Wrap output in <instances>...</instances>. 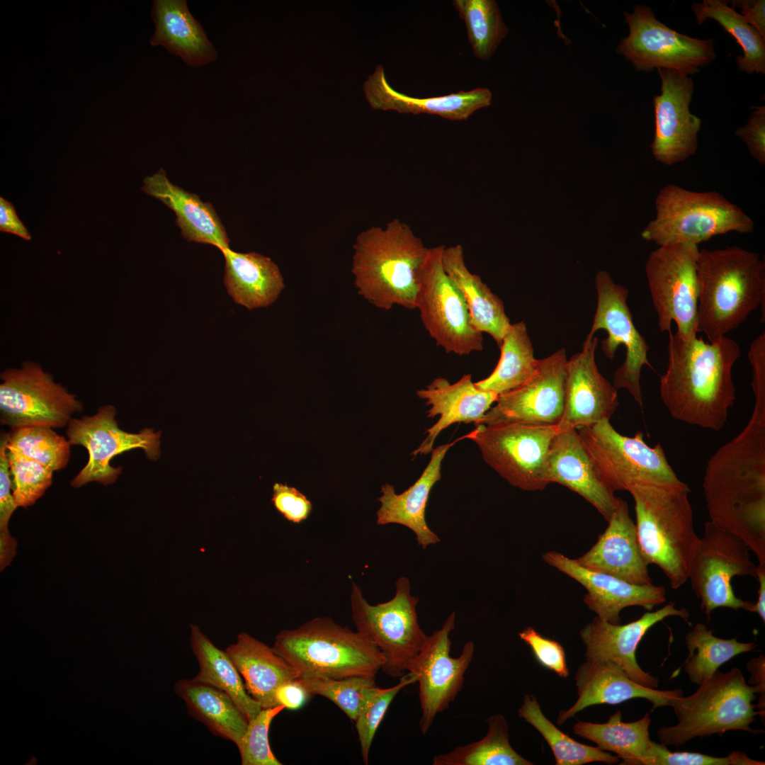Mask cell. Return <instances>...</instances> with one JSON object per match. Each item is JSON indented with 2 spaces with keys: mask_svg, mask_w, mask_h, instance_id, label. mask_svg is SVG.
<instances>
[{
  "mask_svg": "<svg viewBox=\"0 0 765 765\" xmlns=\"http://www.w3.org/2000/svg\"><path fill=\"white\" fill-rule=\"evenodd\" d=\"M750 759L744 752H732L726 756H713L696 752H671L666 745L652 742L641 765H764Z\"/></svg>",
  "mask_w": 765,
  "mask_h": 765,
  "instance_id": "51",
  "label": "cell"
},
{
  "mask_svg": "<svg viewBox=\"0 0 765 765\" xmlns=\"http://www.w3.org/2000/svg\"><path fill=\"white\" fill-rule=\"evenodd\" d=\"M756 693L754 686L746 683L738 668L725 673L717 670L693 694L671 701L669 706L678 722L657 731L660 743L678 747L695 737L722 735L729 730L763 732L751 727L759 715L752 703Z\"/></svg>",
  "mask_w": 765,
  "mask_h": 765,
  "instance_id": "7",
  "label": "cell"
},
{
  "mask_svg": "<svg viewBox=\"0 0 765 765\" xmlns=\"http://www.w3.org/2000/svg\"><path fill=\"white\" fill-rule=\"evenodd\" d=\"M416 395L430 406L426 412L428 417H440L426 430V437L413 451V455L431 453L438 434L455 423L477 425L499 397L494 392L477 388L471 374L463 375L453 384L443 378H435L425 389L418 390Z\"/></svg>",
  "mask_w": 765,
  "mask_h": 765,
  "instance_id": "27",
  "label": "cell"
},
{
  "mask_svg": "<svg viewBox=\"0 0 765 765\" xmlns=\"http://www.w3.org/2000/svg\"><path fill=\"white\" fill-rule=\"evenodd\" d=\"M299 678L313 695L330 700L353 721L365 703L369 688L376 685L374 676L331 679L316 674H304L300 675Z\"/></svg>",
  "mask_w": 765,
  "mask_h": 765,
  "instance_id": "46",
  "label": "cell"
},
{
  "mask_svg": "<svg viewBox=\"0 0 765 765\" xmlns=\"http://www.w3.org/2000/svg\"><path fill=\"white\" fill-rule=\"evenodd\" d=\"M518 636L531 647L540 665L554 672L560 677L567 678L569 676L565 652L558 642L542 636L533 627H527L518 633Z\"/></svg>",
  "mask_w": 765,
  "mask_h": 765,
  "instance_id": "52",
  "label": "cell"
},
{
  "mask_svg": "<svg viewBox=\"0 0 765 765\" xmlns=\"http://www.w3.org/2000/svg\"><path fill=\"white\" fill-rule=\"evenodd\" d=\"M0 421L11 429L40 426L61 428L83 404L50 374L33 362L20 369H6L1 374Z\"/></svg>",
  "mask_w": 765,
  "mask_h": 765,
  "instance_id": "16",
  "label": "cell"
},
{
  "mask_svg": "<svg viewBox=\"0 0 765 765\" xmlns=\"http://www.w3.org/2000/svg\"><path fill=\"white\" fill-rule=\"evenodd\" d=\"M442 262L446 273L465 301L473 326L479 332L490 334L499 346L511 325L502 300L478 275L468 268L460 244L444 246Z\"/></svg>",
  "mask_w": 765,
  "mask_h": 765,
  "instance_id": "35",
  "label": "cell"
},
{
  "mask_svg": "<svg viewBox=\"0 0 765 765\" xmlns=\"http://www.w3.org/2000/svg\"><path fill=\"white\" fill-rule=\"evenodd\" d=\"M285 707L280 705L262 708L249 722L247 730L237 746L242 765H282L275 756L268 742V731L273 718Z\"/></svg>",
  "mask_w": 765,
  "mask_h": 765,
  "instance_id": "49",
  "label": "cell"
},
{
  "mask_svg": "<svg viewBox=\"0 0 765 765\" xmlns=\"http://www.w3.org/2000/svg\"><path fill=\"white\" fill-rule=\"evenodd\" d=\"M651 718L646 713L641 719L625 722L618 710L604 723L579 720L573 732L594 742L604 751H610L623 759L620 764L641 765L652 745L649 735Z\"/></svg>",
  "mask_w": 765,
  "mask_h": 765,
  "instance_id": "38",
  "label": "cell"
},
{
  "mask_svg": "<svg viewBox=\"0 0 765 765\" xmlns=\"http://www.w3.org/2000/svg\"><path fill=\"white\" fill-rule=\"evenodd\" d=\"M549 480L577 493L608 521L617 497L601 480L577 429L559 430L549 456Z\"/></svg>",
  "mask_w": 765,
  "mask_h": 765,
  "instance_id": "28",
  "label": "cell"
},
{
  "mask_svg": "<svg viewBox=\"0 0 765 765\" xmlns=\"http://www.w3.org/2000/svg\"><path fill=\"white\" fill-rule=\"evenodd\" d=\"M575 681L578 698L569 709L560 712L557 718L560 725L584 708L594 705H616L642 698L650 701L653 708H656L669 706L672 699L683 696L680 688L662 691L640 685L630 679L619 665L611 661H586L579 667Z\"/></svg>",
  "mask_w": 765,
  "mask_h": 765,
  "instance_id": "26",
  "label": "cell"
},
{
  "mask_svg": "<svg viewBox=\"0 0 765 765\" xmlns=\"http://www.w3.org/2000/svg\"><path fill=\"white\" fill-rule=\"evenodd\" d=\"M756 579L759 582L757 601L754 603L752 612L756 613L763 622L765 621V565L758 564Z\"/></svg>",
  "mask_w": 765,
  "mask_h": 765,
  "instance_id": "59",
  "label": "cell"
},
{
  "mask_svg": "<svg viewBox=\"0 0 765 765\" xmlns=\"http://www.w3.org/2000/svg\"><path fill=\"white\" fill-rule=\"evenodd\" d=\"M657 71L661 94L653 98L655 128L651 149L656 161L672 166L695 154L701 120L689 110L694 91L692 78L674 69Z\"/></svg>",
  "mask_w": 765,
  "mask_h": 765,
  "instance_id": "21",
  "label": "cell"
},
{
  "mask_svg": "<svg viewBox=\"0 0 765 765\" xmlns=\"http://www.w3.org/2000/svg\"><path fill=\"white\" fill-rule=\"evenodd\" d=\"M191 647L199 671L192 679L227 693L246 716L248 722L262 710L259 702L246 690L242 676L225 650L217 647L195 624H191Z\"/></svg>",
  "mask_w": 765,
  "mask_h": 765,
  "instance_id": "37",
  "label": "cell"
},
{
  "mask_svg": "<svg viewBox=\"0 0 765 765\" xmlns=\"http://www.w3.org/2000/svg\"><path fill=\"white\" fill-rule=\"evenodd\" d=\"M597 337L585 339L582 351L567 362L564 411L559 430L590 426L611 417L619 406L617 389L599 371Z\"/></svg>",
  "mask_w": 765,
  "mask_h": 765,
  "instance_id": "23",
  "label": "cell"
},
{
  "mask_svg": "<svg viewBox=\"0 0 765 765\" xmlns=\"http://www.w3.org/2000/svg\"><path fill=\"white\" fill-rule=\"evenodd\" d=\"M429 249L398 219L361 232L353 244L351 268L358 294L379 309H416L418 273Z\"/></svg>",
  "mask_w": 765,
  "mask_h": 765,
  "instance_id": "4",
  "label": "cell"
},
{
  "mask_svg": "<svg viewBox=\"0 0 765 765\" xmlns=\"http://www.w3.org/2000/svg\"><path fill=\"white\" fill-rule=\"evenodd\" d=\"M453 5L465 23L475 56L489 60L509 32L497 1L454 0Z\"/></svg>",
  "mask_w": 765,
  "mask_h": 765,
  "instance_id": "44",
  "label": "cell"
},
{
  "mask_svg": "<svg viewBox=\"0 0 765 765\" xmlns=\"http://www.w3.org/2000/svg\"><path fill=\"white\" fill-rule=\"evenodd\" d=\"M313 694L302 684L299 677L280 684L275 691L277 705L290 710H297L304 706Z\"/></svg>",
  "mask_w": 765,
  "mask_h": 765,
  "instance_id": "55",
  "label": "cell"
},
{
  "mask_svg": "<svg viewBox=\"0 0 765 765\" xmlns=\"http://www.w3.org/2000/svg\"><path fill=\"white\" fill-rule=\"evenodd\" d=\"M225 651L243 678L248 693L263 708L278 706L275 699L276 688L300 676L273 647L246 633H240Z\"/></svg>",
  "mask_w": 765,
  "mask_h": 765,
  "instance_id": "33",
  "label": "cell"
},
{
  "mask_svg": "<svg viewBox=\"0 0 765 765\" xmlns=\"http://www.w3.org/2000/svg\"><path fill=\"white\" fill-rule=\"evenodd\" d=\"M755 110L744 127L738 128L735 135L747 144L751 156L760 164H765V106H754Z\"/></svg>",
  "mask_w": 765,
  "mask_h": 765,
  "instance_id": "54",
  "label": "cell"
},
{
  "mask_svg": "<svg viewBox=\"0 0 765 765\" xmlns=\"http://www.w3.org/2000/svg\"><path fill=\"white\" fill-rule=\"evenodd\" d=\"M501 355L492 373L475 382L477 388L499 395L510 391L527 380L534 372L538 359L523 322L511 324L501 345Z\"/></svg>",
  "mask_w": 765,
  "mask_h": 765,
  "instance_id": "39",
  "label": "cell"
},
{
  "mask_svg": "<svg viewBox=\"0 0 765 765\" xmlns=\"http://www.w3.org/2000/svg\"><path fill=\"white\" fill-rule=\"evenodd\" d=\"M0 231L15 234L30 240L31 235L18 217L14 206L9 201L0 197Z\"/></svg>",
  "mask_w": 765,
  "mask_h": 765,
  "instance_id": "56",
  "label": "cell"
},
{
  "mask_svg": "<svg viewBox=\"0 0 765 765\" xmlns=\"http://www.w3.org/2000/svg\"><path fill=\"white\" fill-rule=\"evenodd\" d=\"M363 88L367 101L374 109L436 115L450 120H467L478 109L489 106L492 99V92L486 88L441 96L412 97L395 91L389 85L381 64L368 77Z\"/></svg>",
  "mask_w": 765,
  "mask_h": 765,
  "instance_id": "29",
  "label": "cell"
},
{
  "mask_svg": "<svg viewBox=\"0 0 765 765\" xmlns=\"http://www.w3.org/2000/svg\"><path fill=\"white\" fill-rule=\"evenodd\" d=\"M747 669L751 674L749 683L753 684L756 693L759 694V701L756 708L764 725L765 717V657L759 655L751 659L747 664Z\"/></svg>",
  "mask_w": 765,
  "mask_h": 765,
  "instance_id": "58",
  "label": "cell"
},
{
  "mask_svg": "<svg viewBox=\"0 0 765 765\" xmlns=\"http://www.w3.org/2000/svg\"><path fill=\"white\" fill-rule=\"evenodd\" d=\"M7 457L17 506L26 508L34 504L51 485L53 471L8 448Z\"/></svg>",
  "mask_w": 765,
  "mask_h": 765,
  "instance_id": "48",
  "label": "cell"
},
{
  "mask_svg": "<svg viewBox=\"0 0 765 765\" xmlns=\"http://www.w3.org/2000/svg\"><path fill=\"white\" fill-rule=\"evenodd\" d=\"M575 560L582 567L610 574L631 584H652L642 555L635 523L628 503L617 497L606 530L586 553Z\"/></svg>",
  "mask_w": 765,
  "mask_h": 765,
  "instance_id": "25",
  "label": "cell"
},
{
  "mask_svg": "<svg viewBox=\"0 0 765 765\" xmlns=\"http://www.w3.org/2000/svg\"><path fill=\"white\" fill-rule=\"evenodd\" d=\"M444 246L429 248L419 269L416 308L436 346L448 353L469 355L482 351V333L473 326L462 294L444 270Z\"/></svg>",
  "mask_w": 765,
  "mask_h": 765,
  "instance_id": "12",
  "label": "cell"
},
{
  "mask_svg": "<svg viewBox=\"0 0 765 765\" xmlns=\"http://www.w3.org/2000/svg\"><path fill=\"white\" fill-rule=\"evenodd\" d=\"M749 551L739 537L710 521L704 523L688 579L708 620L711 613L720 607L752 612L754 603L737 597L731 584L736 576L756 578L757 565L751 560Z\"/></svg>",
  "mask_w": 765,
  "mask_h": 765,
  "instance_id": "13",
  "label": "cell"
},
{
  "mask_svg": "<svg viewBox=\"0 0 765 765\" xmlns=\"http://www.w3.org/2000/svg\"><path fill=\"white\" fill-rule=\"evenodd\" d=\"M174 689L185 703L188 713L204 724L214 735L234 742L237 747L247 730L249 722L227 693L193 679L178 680Z\"/></svg>",
  "mask_w": 765,
  "mask_h": 765,
  "instance_id": "36",
  "label": "cell"
},
{
  "mask_svg": "<svg viewBox=\"0 0 765 765\" xmlns=\"http://www.w3.org/2000/svg\"><path fill=\"white\" fill-rule=\"evenodd\" d=\"M656 216L641 232L643 239L660 246L667 243L698 245L730 232L754 231L752 219L717 191H691L669 184L658 193Z\"/></svg>",
  "mask_w": 765,
  "mask_h": 765,
  "instance_id": "8",
  "label": "cell"
},
{
  "mask_svg": "<svg viewBox=\"0 0 765 765\" xmlns=\"http://www.w3.org/2000/svg\"><path fill=\"white\" fill-rule=\"evenodd\" d=\"M558 425H477L459 438L474 441L484 461L515 487L539 491L549 484V456Z\"/></svg>",
  "mask_w": 765,
  "mask_h": 765,
  "instance_id": "10",
  "label": "cell"
},
{
  "mask_svg": "<svg viewBox=\"0 0 765 765\" xmlns=\"http://www.w3.org/2000/svg\"><path fill=\"white\" fill-rule=\"evenodd\" d=\"M597 307L591 331V339L599 329H605L608 336L601 341L605 356L612 360L618 347L625 348V359L613 374V385L618 390L626 389L642 407L640 374L643 366L652 368L647 358L650 349L644 336L638 331L633 315L627 305L628 290L616 283L608 273L599 271L596 276Z\"/></svg>",
  "mask_w": 765,
  "mask_h": 765,
  "instance_id": "19",
  "label": "cell"
},
{
  "mask_svg": "<svg viewBox=\"0 0 765 765\" xmlns=\"http://www.w3.org/2000/svg\"><path fill=\"white\" fill-rule=\"evenodd\" d=\"M8 434L1 432L0 440V568L4 570L16 555L17 543L10 535L9 519L18 507L12 492L11 477L7 457Z\"/></svg>",
  "mask_w": 765,
  "mask_h": 765,
  "instance_id": "50",
  "label": "cell"
},
{
  "mask_svg": "<svg viewBox=\"0 0 765 765\" xmlns=\"http://www.w3.org/2000/svg\"><path fill=\"white\" fill-rule=\"evenodd\" d=\"M518 716L536 728L550 746L557 765H582L591 762L613 764L619 758L599 749L575 741L555 727L543 713L533 695L524 696Z\"/></svg>",
  "mask_w": 765,
  "mask_h": 765,
  "instance_id": "43",
  "label": "cell"
},
{
  "mask_svg": "<svg viewBox=\"0 0 765 765\" xmlns=\"http://www.w3.org/2000/svg\"><path fill=\"white\" fill-rule=\"evenodd\" d=\"M70 443L52 428L23 426L8 433L7 448L34 460L52 471L66 467L70 458Z\"/></svg>",
  "mask_w": 765,
  "mask_h": 765,
  "instance_id": "45",
  "label": "cell"
},
{
  "mask_svg": "<svg viewBox=\"0 0 765 765\" xmlns=\"http://www.w3.org/2000/svg\"><path fill=\"white\" fill-rule=\"evenodd\" d=\"M635 502L636 530L647 564L658 566L676 589L688 579L699 541L690 489L679 482H647L628 491Z\"/></svg>",
  "mask_w": 765,
  "mask_h": 765,
  "instance_id": "5",
  "label": "cell"
},
{
  "mask_svg": "<svg viewBox=\"0 0 765 765\" xmlns=\"http://www.w3.org/2000/svg\"><path fill=\"white\" fill-rule=\"evenodd\" d=\"M576 429L597 474L613 492L647 482L681 481L662 445L649 446L641 431L632 437L622 435L608 419Z\"/></svg>",
  "mask_w": 765,
  "mask_h": 765,
  "instance_id": "11",
  "label": "cell"
},
{
  "mask_svg": "<svg viewBox=\"0 0 765 765\" xmlns=\"http://www.w3.org/2000/svg\"><path fill=\"white\" fill-rule=\"evenodd\" d=\"M691 10L698 24L713 19L733 36L743 50L744 55L736 59L740 71L765 73V39L735 8L725 1L703 0L693 3Z\"/></svg>",
  "mask_w": 765,
  "mask_h": 765,
  "instance_id": "41",
  "label": "cell"
},
{
  "mask_svg": "<svg viewBox=\"0 0 765 765\" xmlns=\"http://www.w3.org/2000/svg\"><path fill=\"white\" fill-rule=\"evenodd\" d=\"M732 8L739 7L745 21L752 26L765 39V1L736 0L731 1Z\"/></svg>",
  "mask_w": 765,
  "mask_h": 765,
  "instance_id": "57",
  "label": "cell"
},
{
  "mask_svg": "<svg viewBox=\"0 0 765 765\" xmlns=\"http://www.w3.org/2000/svg\"><path fill=\"white\" fill-rule=\"evenodd\" d=\"M487 732L478 741L458 746L434 756V765H533L518 754L509 742V725L501 714L485 719Z\"/></svg>",
  "mask_w": 765,
  "mask_h": 765,
  "instance_id": "40",
  "label": "cell"
},
{
  "mask_svg": "<svg viewBox=\"0 0 765 765\" xmlns=\"http://www.w3.org/2000/svg\"><path fill=\"white\" fill-rule=\"evenodd\" d=\"M685 642L688 654L684 664V669L689 680L698 686L712 676L722 664L756 647L754 642H742L736 638L716 637L713 630H708L701 623H696L686 634Z\"/></svg>",
  "mask_w": 765,
  "mask_h": 765,
  "instance_id": "42",
  "label": "cell"
},
{
  "mask_svg": "<svg viewBox=\"0 0 765 765\" xmlns=\"http://www.w3.org/2000/svg\"><path fill=\"white\" fill-rule=\"evenodd\" d=\"M567 362L564 348L538 360L531 377L518 387L499 395L496 405L477 425H558L564 411Z\"/></svg>",
  "mask_w": 765,
  "mask_h": 765,
  "instance_id": "20",
  "label": "cell"
},
{
  "mask_svg": "<svg viewBox=\"0 0 765 765\" xmlns=\"http://www.w3.org/2000/svg\"><path fill=\"white\" fill-rule=\"evenodd\" d=\"M669 616H679L686 620L689 613L686 608H676L674 603L670 602L655 611H648L638 619L624 625L613 624L595 617L580 631L586 646V661L613 662L635 682L648 688H657L658 678L640 668L635 652L646 633Z\"/></svg>",
  "mask_w": 765,
  "mask_h": 765,
  "instance_id": "22",
  "label": "cell"
},
{
  "mask_svg": "<svg viewBox=\"0 0 765 765\" xmlns=\"http://www.w3.org/2000/svg\"><path fill=\"white\" fill-rule=\"evenodd\" d=\"M629 34L616 49L637 71L674 69L688 75L700 71L716 57L713 39L691 38L669 28L645 6L624 13Z\"/></svg>",
  "mask_w": 765,
  "mask_h": 765,
  "instance_id": "15",
  "label": "cell"
},
{
  "mask_svg": "<svg viewBox=\"0 0 765 765\" xmlns=\"http://www.w3.org/2000/svg\"><path fill=\"white\" fill-rule=\"evenodd\" d=\"M142 190L153 196L176 215V223L188 241L212 244L220 251L230 248V239L222 223L210 203L173 184L163 169L147 176Z\"/></svg>",
  "mask_w": 765,
  "mask_h": 765,
  "instance_id": "31",
  "label": "cell"
},
{
  "mask_svg": "<svg viewBox=\"0 0 765 765\" xmlns=\"http://www.w3.org/2000/svg\"><path fill=\"white\" fill-rule=\"evenodd\" d=\"M115 415V407L108 404L99 407L92 416L69 421L67 440L71 445L84 446L89 453L87 463L71 481L73 487L91 482L114 483L122 468L111 466L110 461L123 452L141 448L150 460L159 457L161 431L144 429L137 434L126 432L119 428Z\"/></svg>",
  "mask_w": 765,
  "mask_h": 765,
  "instance_id": "17",
  "label": "cell"
},
{
  "mask_svg": "<svg viewBox=\"0 0 765 765\" xmlns=\"http://www.w3.org/2000/svg\"><path fill=\"white\" fill-rule=\"evenodd\" d=\"M221 251L225 260L224 284L234 302L253 310L266 307L278 299L284 280L270 258L230 248Z\"/></svg>",
  "mask_w": 765,
  "mask_h": 765,
  "instance_id": "34",
  "label": "cell"
},
{
  "mask_svg": "<svg viewBox=\"0 0 765 765\" xmlns=\"http://www.w3.org/2000/svg\"><path fill=\"white\" fill-rule=\"evenodd\" d=\"M274 651L300 674L331 679L374 676L382 669L384 657L361 633L317 617L275 638Z\"/></svg>",
  "mask_w": 765,
  "mask_h": 765,
  "instance_id": "6",
  "label": "cell"
},
{
  "mask_svg": "<svg viewBox=\"0 0 765 765\" xmlns=\"http://www.w3.org/2000/svg\"><path fill=\"white\" fill-rule=\"evenodd\" d=\"M543 560L570 577L586 590L584 603L598 617L613 624H620L621 611L629 606H641L651 611L667 600L666 589L662 586L637 585L613 576L594 571L581 566L557 551H548Z\"/></svg>",
  "mask_w": 765,
  "mask_h": 765,
  "instance_id": "24",
  "label": "cell"
},
{
  "mask_svg": "<svg viewBox=\"0 0 765 765\" xmlns=\"http://www.w3.org/2000/svg\"><path fill=\"white\" fill-rule=\"evenodd\" d=\"M455 627V613L452 612L441 628L428 635L426 641L408 667L407 672L419 684L421 715L419 726L426 734L436 716L449 708L463 687L465 674L475 652L472 641L465 642L460 654L450 656L449 635Z\"/></svg>",
  "mask_w": 765,
  "mask_h": 765,
  "instance_id": "18",
  "label": "cell"
},
{
  "mask_svg": "<svg viewBox=\"0 0 765 765\" xmlns=\"http://www.w3.org/2000/svg\"><path fill=\"white\" fill-rule=\"evenodd\" d=\"M271 501L276 510L294 523L306 520L312 508L311 502L305 494L285 484H273Z\"/></svg>",
  "mask_w": 765,
  "mask_h": 765,
  "instance_id": "53",
  "label": "cell"
},
{
  "mask_svg": "<svg viewBox=\"0 0 765 765\" xmlns=\"http://www.w3.org/2000/svg\"><path fill=\"white\" fill-rule=\"evenodd\" d=\"M668 365L659 379L662 401L676 420L719 431L736 400L732 368L740 345L725 336L706 342L669 333Z\"/></svg>",
  "mask_w": 765,
  "mask_h": 765,
  "instance_id": "2",
  "label": "cell"
},
{
  "mask_svg": "<svg viewBox=\"0 0 765 765\" xmlns=\"http://www.w3.org/2000/svg\"><path fill=\"white\" fill-rule=\"evenodd\" d=\"M152 16L155 31L150 39L151 45L164 47L192 67L217 59L215 48L189 11L186 1H154Z\"/></svg>",
  "mask_w": 765,
  "mask_h": 765,
  "instance_id": "32",
  "label": "cell"
},
{
  "mask_svg": "<svg viewBox=\"0 0 765 765\" xmlns=\"http://www.w3.org/2000/svg\"><path fill=\"white\" fill-rule=\"evenodd\" d=\"M696 332L709 341L725 336L761 307L765 319V262L737 246L699 250Z\"/></svg>",
  "mask_w": 765,
  "mask_h": 765,
  "instance_id": "3",
  "label": "cell"
},
{
  "mask_svg": "<svg viewBox=\"0 0 765 765\" xmlns=\"http://www.w3.org/2000/svg\"><path fill=\"white\" fill-rule=\"evenodd\" d=\"M698 245L667 243L650 254L645 273L661 332H671L672 323L682 336L696 334L699 282Z\"/></svg>",
  "mask_w": 765,
  "mask_h": 765,
  "instance_id": "14",
  "label": "cell"
},
{
  "mask_svg": "<svg viewBox=\"0 0 765 765\" xmlns=\"http://www.w3.org/2000/svg\"><path fill=\"white\" fill-rule=\"evenodd\" d=\"M414 683H416V679L407 672L400 678L397 684L392 687L382 688L375 685L369 688L365 703L355 720L364 764H368L372 742L391 702L400 690Z\"/></svg>",
  "mask_w": 765,
  "mask_h": 765,
  "instance_id": "47",
  "label": "cell"
},
{
  "mask_svg": "<svg viewBox=\"0 0 765 765\" xmlns=\"http://www.w3.org/2000/svg\"><path fill=\"white\" fill-rule=\"evenodd\" d=\"M703 489L710 521L765 565V399H754L746 426L709 458Z\"/></svg>",
  "mask_w": 765,
  "mask_h": 765,
  "instance_id": "1",
  "label": "cell"
},
{
  "mask_svg": "<svg viewBox=\"0 0 765 765\" xmlns=\"http://www.w3.org/2000/svg\"><path fill=\"white\" fill-rule=\"evenodd\" d=\"M458 441V438L433 448L431 460L421 476L403 492L397 494L390 484L382 486V495L378 498L380 507L376 513L378 525L396 523L409 528L424 550L440 541V538L427 524L426 509L431 491L441 477V463L449 448Z\"/></svg>",
  "mask_w": 765,
  "mask_h": 765,
  "instance_id": "30",
  "label": "cell"
},
{
  "mask_svg": "<svg viewBox=\"0 0 765 765\" xmlns=\"http://www.w3.org/2000/svg\"><path fill=\"white\" fill-rule=\"evenodd\" d=\"M395 587L390 600L371 605L361 588L352 582L350 601L351 618L357 630L372 641L384 657L381 670L400 679L407 673L428 635L419 623V599L411 594L409 579L399 578Z\"/></svg>",
  "mask_w": 765,
  "mask_h": 765,
  "instance_id": "9",
  "label": "cell"
}]
</instances>
